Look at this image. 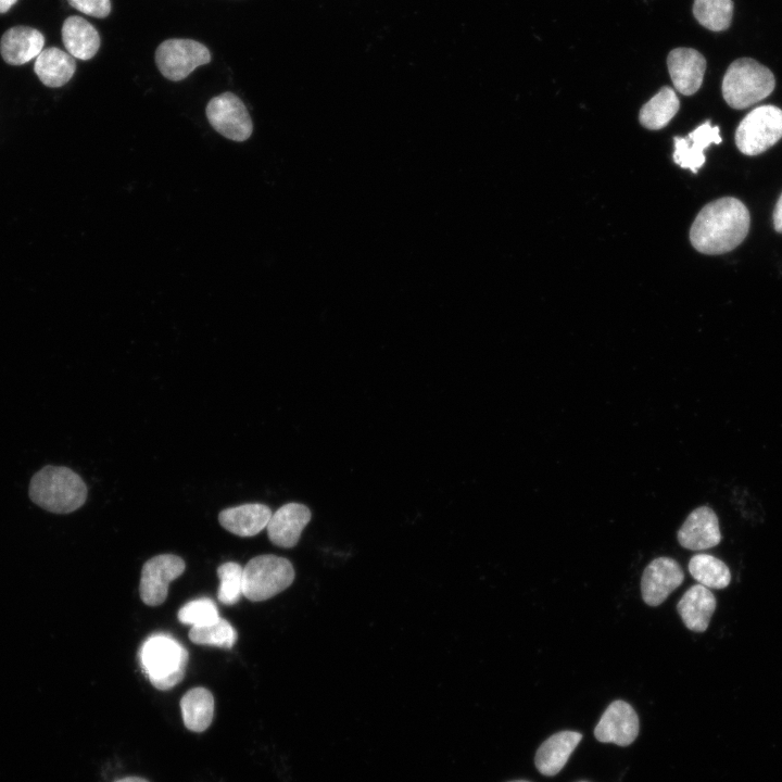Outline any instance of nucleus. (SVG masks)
<instances>
[{"mask_svg": "<svg viewBox=\"0 0 782 782\" xmlns=\"http://www.w3.org/2000/svg\"><path fill=\"white\" fill-rule=\"evenodd\" d=\"M693 14L705 28L721 31L731 24L733 2L732 0H694Z\"/></svg>", "mask_w": 782, "mask_h": 782, "instance_id": "393cba45", "label": "nucleus"}, {"mask_svg": "<svg viewBox=\"0 0 782 782\" xmlns=\"http://www.w3.org/2000/svg\"><path fill=\"white\" fill-rule=\"evenodd\" d=\"M220 581L217 598L222 604H236L243 591V568L235 562H228L217 568Z\"/></svg>", "mask_w": 782, "mask_h": 782, "instance_id": "bb28decb", "label": "nucleus"}, {"mask_svg": "<svg viewBox=\"0 0 782 782\" xmlns=\"http://www.w3.org/2000/svg\"><path fill=\"white\" fill-rule=\"evenodd\" d=\"M581 739L582 734L576 731H560L550 736L537 751V769L544 775L558 773Z\"/></svg>", "mask_w": 782, "mask_h": 782, "instance_id": "6ab92c4d", "label": "nucleus"}, {"mask_svg": "<svg viewBox=\"0 0 782 782\" xmlns=\"http://www.w3.org/2000/svg\"><path fill=\"white\" fill-rule=\"evenodd\" d=\"M582 782H585V781H582Z\"/></svg>", "mask_w": 782, "mask_h": 782, "instance_id": "72a5a7b5", "label": "nucleus"}, {"mask_svg": "<svg viewBox=\"0 0 782 782\" xmlns=\"http://www.w3.org/2000/svg\"><path fill=\"white\" fill-rule=\"evenodd\" d=\"M772 72L751 58L733 61L722 79L724 101L733 109L742 110L760 102L774 89Z\"/></svg>", "mask_w": 782, "mask_h": 782, "instance_id": "20e7f679", "label": "nucleus"}, {"mask_svg": "<svg viewBox=\"0 0 782 782\" xmlns=\"http://www.w3.org/2000/svg\"><path fill=\"white\" fill-rule=\"evenodd\" d=\"M669 75L674 88L684 96L694 94L702 86L706 60L692 48H676L667 58Z\"/></svg>", "mask_w": 782, "mask_h": 782, "instance_id": "f8f14e48", "label": "nucleus"}, {"mask_svg": "<svg viewBox=\"0 0 782 782\" xmlns=\"http://www.w3.org/2000/svg\"><path fill=\"white\" fill-rule=\"evenodd\" d=\"M34 71L48 87H61L76 71V61L68 52L51 47L43 49L35 60Z\"/></svg>", "mask_w": 782, "mask_h": 782, "instance_id": "412c9836", "label": "nucleus"}, {"mask_svg": "<svg viewBox=\"0 0 782 782\" xmlns=\"http://www.w3.org/2000/svg\"><path fill=\"white\" fill-rule=\"evenodd\" d=\"M205 114L210 125L227 139L241 142L252 135L251 116L241 99L232 92L213 97Z\"/></svg>", "mask_w": 782, "mask_h": 782, "instance_id": "6e6552de", "label": "nucleus"}, {"mask_svg": "<svg viewBox=\"0 0 782 782\" xmlns=\"http://www.w3.org/2000/svg\"><path fill=\"white\" fill-rule=\"evenodd\" d=\"M180 709L185 727L193 732H203L213 720L214 697L204 688H193L182 695Z\"/></svg>", "mask_w": 782, "mask_h": 782, "instance_id": "4be33fe9", "label": "nucleus"}, {"mask_svg": "<svg viewBox=\"0 0 782 782\" xmlns=\"http://www.w3.org/2000/svg\"><path fill=\"white\" fill-rule=\"evenodd\" d=\"M639 733V718L625 701L613 702L603 712L594 729L595 737L603 743L620 746L631 744Z\"/></svg>", "mask_w": 782, "mask_h": 782, "instance_id": "9b49d317", "label": "nucleus"}, {"mask_svg": "<svg viewBox=\"0 0 782 782\" xmlns=\"http://www.w3.org/2000/svg\"><path fill=\"white\" fill-rule=\"evenodd\" d=\"M189 639L199 645L231 648L237 642V631L223 618L204 626L191 627Z\"/></svg>", "mask_w": 782, "mask_h": 782, "instance_id": "a878e982", "label": "nucleus"}, {"mask_svg": "<svg viewBox=\"0 0 782 782\" xmlns=\"http://www.w3.org/2000/svg\"><path fill=\"white\" fill-rule=\"evenodd\" d=\"M62 40L66 51L75 59L87 61L100 48L98 30L84 17L68 16L62 25Z\"/></svg>", "mask_w": 782, "mask_h": 782, "instance_id": "aec40b11", "label": "nucleus"}, {"mask_svg": "<svg viewBox=\"0 0 782 782\" xmlns=\"http://www.w3.org/2000/svg\"><path fill=\"white\" fill-rule=\"evenodd\" d=\"M312 514L307 506L300 503H288L272 514L266 526L269 540L280 547L294 546L311 520Z\"/></svg>", "mask_w": 782, "mask_h": 782, "instance_id": "4468645a", "label": "nucleus"}, {"mask_svg": "<svg viewBox=\"0 0 782 782\" xmlns=\"http://www.w3.org/2000/svg\"><path fill=\"white\" fill-rule=\"evenodd\" d=\"M87 485L78 474L64 466H45L29 482L30 500L54 514H68L87 500Z\"/></svg>", "mask_w": 782, "mask_h": 782, "instance_id": "f03ea898", "label": "nucleus"}, {"mask_svg": "<svg viewBox=\"0 0 782 782\" xmlns=\"http://www.w3.org/2000/svg\"><path fill=\"white\" fill-rule=\"evenodd\" d=\"M210 62V50L193 39H166L155 50V64L159 71L172 81L185 79L197 67Z\"/></svg>", "mask_w": 782, "mask_h": 782, "instance_id": "0eeeda50", "label": "nucleus"}, {"mask_svg": "<svg viewBox=\"0 0 782 782\" xmlns=\"http://www.w3.org/2000/svg\"><path fill=\"white\" fill-rule=\"evenodd\" d=\"M722 138L719 135V127L711 126L707 121L695 128L686 137H674L673 161L682 168H689L693 173L704 165L706 157L704 150L711 143H720Z\"/></svg>", "mask_w": 782, "mask_h": 782, "instance_id": "2eb2a0df", "label": "nucleus"}, {"mask_svg": "<svg viewBox=\"0 0 782 782\" xmlns=\"http://www.w3.org/2000/svg\"><path fill=\"white\" fill-rule=\"evenodd\" d=\"M683 580L684 572L673 558L657 557L643 571L641 579L642 598L649 606H658Z\"/></svg>", "mask_w": 782, "mask_h": 782, "instance_id": "9d476101", "label": "nucleus"}, {"mask_svg": "<svg viewBox=\"0 0 782 782\" xmlns=\"http://www.w3.org/2000/svg\"><path fill=\"white\" fill-rule=\"evenodd\" d=\"M293 580L290 560L276 555H260L243 567L242 594L252 602L265 601L286 590Z\"/></svg>", "mask_w": 782, "mask_h": 782, "instance_id": "39448f33", "label": "nucleus"}, {"mask_svg": "<svg viewBox=\"0 0 782 782\" xmlns=\"http://www.w3.org/2000/svg\"><path fill=\"white\" fill-rule=\"evenodd\" d=\"M186 565L182 558L174 554L153 556L142 567L140 596L144 604L159 606L167 597L169 583L182 575Z\"/></svg>", "mask_w": 782, "mask_h": 782, "instance_id": "1a4fd4ad", "label": "nucleus"}, {"mask_svg": "<svg viewBox=\"0 0 782 782\" xmlns=\"http://www.w3.org/2000/svg\"><path fill=\"white\" fill-rule=\"evenodd\" d=\"M45 37L36 28L14 26L1 37L0 53L10 65H22L36 59L43 50Z\"/></svg>", "mask_w": 782, "mask_h": 782, "instance_id": "dca6fc26", "label": "nucleus"}, {"mask_svg": "<svg viewBox=\"0 0 782 782\" xmlns=\"http://www.w3.org/2000/svg\"><path fill=\"white\" fill-rule=\"evenodd\" d=\"M716 608L712 592L702 585L691 586L680 598L677 609L685 627L695 632H704Z\"/></svg>", "mask_w": 782, "mask_h": 782, "instance_id": "a211bd4d", "label": "nucleus"}, {"mask_svg": "<svg viewBox=\"0 0 782 782\" xmlns=\"http://www.w3.org/2000/svg\"><path fill=\"white\" fill-rule=\"evenodd\" d=\"M509 782H529V781L516 780V781H509Z\"/></svg>", "mask_w": 782, "mask_h": 782, "instance_id": "473e14b6", "label": "nucleus"}, {"mask_svg": "<svg viewBox=\"0 0 782 782\" xmlns=\"http://www.w3.org/2000/svg\"><path fill=\"white\" fill-rule=\"evenodd\" d=\"M773 227L777 232L782 234V193L779 197L773 211Z\"/></svg>", "mask_w": 782, "mask_h": 782, "instance_id": "c756f323", "label": "nucleus"}, {"mask_svg": "<svg viewBox=\"0 0 782 782\" xmlns=\"http://www.w3.org/2000/svg\"><path fill=\"white\" fill-rule=\"evenodd\" d=\"M139 658L151 684L157 690L166 691L184 679L189 656L175 638L157 633L143 642Z\"/></svg>", "mask_w": 782, "mask_h": 782, "instance_id": "7ed1b4c3", "label": "nucleus"}, {"mask_svg": "<svg viewBox=\"0 0 782 782\" xmlns=\"http://www.w3.org/2000/svg\"><path fill=\"white\" fill-rule=\"evenodd\" d=\"M677 537L680 545L688 550L701 551L716 546L721 541L716 513L708 506L697 507L686 517Z\"/></svg>", "mask_w": 782, "mask_h": 782, "instance_id": "ddd939ff", "label": "nucleus"}, {"mask_svg": "<svg viewBox=\"0 0 782 782\" xmlns=\"http://www.w3.org/2000/svg\"><path fill=\"white\" fill-rule=\"evenodd\" d=\"M68 3L81 13L98 18L106 17L111 12L110 0H68Z\"/></svg>", "mask_w": 782, "mask_h": 782, "instance_id": "c85d7f7f", "label": "nucleus"}, {"mask_svg": "<svg viewBox=\"0 0 782 782\" xmlns=\"http://www.w3.org/2000/svg\"><path fill=\"white\" fill-rule=\"evenodd\" d=\"M749 225V212L741 200L720 198L699 211L690 229V241L704 254L727 253L743 242Z\"/></svg>", "mask_w": 782, "mask_h": 782, "instance_id": "f257e3e1", "label": "nucleus"}, {"mask_svg": "<svg viewBox=\"0 0 782 782\" xmlns=\"http://www.w3.org/2000/svg\"><path fill=\"white\" fill-rule=\"evenodd\" d=\"M116 782H148L146 779L139 777H126L117 780Z\"/></svg>", "mask_w": 782, "mask_h": 782, "instance_id": "2f4dec72", "label": "nucleus"}, {"mask_svg": "<svg viewBox=\"0 0 782 782\" xmlns=\"http://www.w3.org/2000/svg\"><path fill=\"white\" fill-rule=\"evenodd\" d=\"M689 571L699 584L708 589H724L730 584L728 566L709 554H696L689 562Z\"/></svg>", "mask_w": 782, "mask_h": 782, "instance_id": "b1692460", "label": "nucleus"}, {"mask_svg": "<svg viewBox=\"0 0 782 782\" xmlns=\"http://www.w3.org/2000/svg\"><path fill=\"white\" fill-rule=\"evenodd\" d=\"M782 138V110L761 105L751 111L735 130V144L745 155H758Z\"/></svg>", "mask_w": 782, "mask_h": 782, "instance_id": "423d86ee", "label": "nucleus"}, {"mask_svg": "<svg viewBox=\"0 0 782 782\" xmlns=\"http://www.w3.org/2000/svg\"><path fill=\"white\" fill-rule=\"evenodd\" d=\"M17 0H0V13L8 12Z\"/></svg>", "mask_w": 782, "mask_h": 782, "instance_id": "7c9ffc66", "label": "nucleus"}, {"mask_svg": "<svg viewBox=\"0 0 782 782\" xmlns=\"http://www.w3.org/2000/svg\"><path fill=\"white\" fill-rule=\"evenodd\" d=\"M272 514L265 504L249 503L223 509L218 520L226 530L236 535L253 537L266 528Z\"/></svg>", "mask_w": 782, "mask_h": 782, "instance_id": "f3484780", "label": "nucleus"}, {"mask_svg": "<svg viewBox=\"0 0 782 782\" xmlns=\"http://www.w3.org/2000/svg\"><path fill=\"white\" fill-rule=\"evenodd\" d=\"M178 620L191 627L204 626L219 618L216 604L209 597H200L185 604L178 611Z\"/></svg>", "mask_w": 782, "mask_h": 782, "instance_id": "cd10ccee", "label": "nucleus"}, {"mask_svg": "<svg viewBox=\"0 0 782 782\" xmlns=\"http://www.w3.org/2000/svg\"><path fill=\"white\" fill-rule=\"evenodd\" d=\"M680 108L679 99L670 87L661 88L640 110L639 121L647 129L665 127Z\"/></svg>", "mask_w": 782, "mask_h": 782, "instance_id": "5701e85b", "label": "nucleus"}]
</instances>
